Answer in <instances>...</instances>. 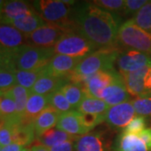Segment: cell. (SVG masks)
I'll list each match as a JSON object with an SVG mask.
<instances>
[{
	"label": "cell",
	"mask_w": 151,
	"mask_h": 151,
	"mask_svg": "<svg viewBox=\"0 0 151 151\" xmlns=\"http://www.w3.org/2000/svg\"><path fill=\"white\" fill-rule=\"evenodd\" d=\"M72 21L75 32L96 45L98 48L119 46L121 19L117 14L81 2L72 6Z\"/></svg>",
	"instance_id": "6da1fadb"
},
{
	"label": "cell",
	"mask_w": 151,
	"mask_h": 151,
	"mask_svg": "<svg viewBox=\"0 0 151 151\" xmlns=\"http://www.w3.org/2000/svg\"><path fill=\"white\" fill-rule=\"evenodd\" d=\"M122 49L117 47L99 48L88 55L80 61L76 69L67 77L71 82L84 85L86 77L97 72L114 69L113 65L117 61Z\"/></svg>",
	"instance_id": "7a4b0ae2"
},
{
	"label": "cell",
	"mask_w": 151,
	"mask_h": 151,
	"mask_svg": "<svg viewBox=\"0 0 151 151\" xmlns=\"http://www.w3.org/2000/svg\"><path fill=\"white\" fill-rule=\"evenodd\" d=\"M55 55L53 47H37L23 45L14 50V62L17 70L42 68Z\"/></svg>",
	"instance_id": "3957f363"
},
{
	"label": "cell",
	"mask_w": 151,
	"mask_h": 151,
	"mask_svg": "<svg viewBox=\"0 0 151 151\" xmlns=\"http://www.w3.org/2000/svg\"><path fill=\"white\" fill-rule=\"evenodd\" d=\"M35 5L39 14L48 24L58 25L75 32L72 21V6L62 0H40Z\"/></svg>",
	"instance_id": "277c9868"
},
{
	"label": "cell",
	"mask_w": 151,
	"mask_h": 151,
	"mask_svg": "<svg viewBox=\"0 0 151 151\" xmlns=\"http://www.w3.org/2000/svg\"><path fill=\"white\" fill-rule=\"evenodd\" d=\"M119 43L151 56V34L142 29L132 19L121 24L119 29Z\"/></svg>",
	"instance_id": "5b68a950"
},
{
	"label": "cell",
	"mask_w": 151,
	"mask_h": 151,
	"mask_svg": "<svg viewBox=\"0 0 151 151\" xmlns=\"http://www.w3.org/2000/svg\"><path fill=\"white\" fill-rule=\"evenodd\" d=\"M53 48L55 54L81 58L86 57L99 49L96 45L76 32H70L65 35Z\"/></svg>",
	"instance_id": "8992f818"
},
{
	"label": "cell",
	"mask_w": 151,
	"mask_h": 151,
	"mask_svg": "<svg viewBox=\"0 0 151 151\" xmlns=\"http://www.w3.org/2000/svg\"><path fill=\"white\" fill-rule=\"evenodd\" d=\"M74 32L58 25L46 24L31 34L25 35V43L37 47H54L65 35Z\"/></svg>",
	"instance_id": "52a82bcc"
},
{
	"label": "cell",
	"mask_w": 151,
	"mask_h": 151,
	"mask_svg": "<svg viewBox=\"0 0 151 151\" xmlns=\"http://www.w3.org/2000/svg\"><path fill=\"white\" fill-rule=\"evenodd\" d=\"M116 62L120 74L129 73L151 65V56L133 49L127 48L120 52Z\"/></svg>",
	"instance_id": "ba28073f"
},
{
	"label": "cell",
	"mask_w": 151,
	"mask_h": 151,
	"mask_svg": "<svg viewBox=\"0 0 151 151\" xmlns=\"http://www.w3.org/2000/svg\"><path fill=\"white\" fill-rule=\"evenodd\" d=\"M136 116L132 101L120 103L108 108L105 113V122L113 129H124Z\"/></svg>",
	"instance_id": "9c48e42d"
},
{
	"label": "cell",
	"mask_w": 151,
	"mask_h": 151,
	"mask_svg": "<svg viewBox=\"0 0 151 151\" xmlns=\"http://www.w3.org/2000/svg\"><path fill=\"white\" fill-rule=\"evenodd\" d=\"M130 94L125 86L124 78L119 71H115L111 83L102 92L101 99L109 107L130 101Z\"/></svg>",
	"instance_id": "30bf717a"
},
{
	"label": "cell",
	"mask_w": 151,
	"mask_h": 151,
	"mask_svg": "<svg viewBox=\"0 0 151 151\" xmlns=\"http://www.w3.org/2000/svg\"><path fill=\"white\" fill-rule=\"evenodd\" d=\"M81 57H71L64 55L55 54L45 65L46 76L67 77L75 70L81 60Z\"/></svg>",
	"instance_id": "8fae6325"
},
{
	"label": "cell",
	"mask_w": 151,
	"mask_h": 151,
	"mask_svg": "<svg viewBox=\"0 0 151 151\" xmlns=\"http://www.w3.org/2000/svg\"><path fill=\"white\" fill-rule=\"evenodd\" d=\"M116 70H104L86 77L84 82V91L89 97L101 99L103 91L111 83Z\"/></svg>",
	"instance_id": "7c38bea8"
},
{
	"label": "cell",
	"mask_w": 151,
	"mask_h": 151,
	"mask_svg": "<svg viewBox=\"0 0 151 151\" xmlns=\"http://www.w3.org/2000/svg\"><path fill=\"white\" fill-rule=\"evenodd\" d=\"M56 129L62 130L72 136H81L90 133L81 119V113L77 111H71L60 114L56 124Z\"/></svg>",
	"instance_id": "4fadbf2b"
},
{
	"label": "cell",
	"mask_w": 151,
	"mask_h": 151,
	"mask_svg": "<svg viewBox=\"0 0 151 151\" xmlns=\"http://www.w3.org/2000/svg\"><path fill=\"white\" fill-rule=\"evenodd\" d=\"M34 13H36V10H35V9H33L31 5L25 1H5L2 11V18L0 23L7 24L10 21L21 19Z\"/></svg>",
	"instance_id": "5bb4252c"
},
{
	"label": "cell",
	"mask_w": 151,
	"mask_h": 151,
	"mask_svg": "<svg viewBox=\"0 0 151 151\" xmlns=\"http://www.w3.org/2000/svg\"><path fill=\"white\" fill-rule=\"evenodd\" d=\"M150 65L136 71L121 74L130 96L137 97L150 93L146 88V76Z\"/></svg>",
	"instance_id": "9a60e30c"
},
{
	"label": "cell",
	"mask_w": 151,
	"mask_h": 151,
	"mask_svg": "<svg viewBox=\"0 0 151 151\" xmlns=\"http://www.w3.org/2000/svg\"><path fill=\"white\" fill-rule=\"evenodd\" d=\"M75 151H108L102 133L90 132L78 136L74 142Z\"/></svg>",
	"instance_id": "2e32d148"
},
{
	"label": "cell",
	"mask_w": 151,
	"mask_h": 151,
	"mask_svg": "<svg viewBox=\"0 0 151 151\" xmlns=\"http://www.w3.org/2000/svg\"><path fill=\"white\" fill-rule=\"evenodd\" d=\"M68 82H70L68 77L43 76L35 83L30 89V92L40 95H49L52 92L61 90V88Z\"/></svg>",
	"instance_id": "e0dca14e"
},
{
	"label": "cell",
	"mask_w": 151,
	"mask_h": 151,
	"mask_svg": "<svg viewBox=\"0 0 151 151\" xmlns=\"http://www.w3.org/2000/svg\"><path fill=\"white\" fill-rule=\"evenodd\" d=\"M113 151H150L139 134L121 132L116 139Z\"/></svg>",
	"instance_id": "ac0fdd59"
},
{
	"label": "cell",
	"mask_w": 151,
	"mask_h": 151,
	"mask_svg": "<svg viewBox=\"0 0 151 151\" xmlns=\"http://www.w3.org/2000/svg\"><path fill=\"white\" fill-rule=\"evenodd\" d=\"M25 43V36L17 29L0 23V45L5 48L14 50Z\"/></svg>",
	"instance_id": "d6986e66"
},
{
	"label": "cell",
	"mask_w": 151,
	"mask_h": 151,
	"mask_svg": "<svg viewBox=\"0 0 151 151\" xmlns=\"http://www.w3.org/2000/svg\"><path fill=\"white\" fill-rule=\"evenodd\" d=\"M60 115V114L51 107H48L40 113L33 121L36 137L47 130L53 129L55 126L56 127Z\"/></svg>",
	"instance_id": "ffe728a7"
},
{
	"label": "cell",
	"mask_w": 151,
	"mask_h": 151,
	"mask_svg": "<svg viewBox=\"0 0 151 151\" xmlns=\"http://www.w3.org/2000/svg\"><path fill=\"white\" fill-rule=\"evenodd\" d=\"M48 107H50L48 95L30 93L25 107L24 119L29 122H33L40 113Z\"/></svg>",
	"instance_id": "44dd1931"
},
{
	"label": "cell",
	"mask_w": 151,
	"mask_h": 151,
	"mask_svg": "<svg viewBox=\"0 0 151 151\" xmlns=\"http://www.w3.org/2000/svg\"><path fill=\"white\" fill-rule=\"evenodd\" d=\"M7 24L15 28L25 35L35 31L39 28L46 24V23L42 19V17L36 12L32 14L23 17L21 19L10 21Z\"/></svg>",
	"instance_id": "7402d4cb"
},
{
	"label": "cell",
	"mask_w": 151,
	"mask_h": 151,
	"mask_svg": "<svg viewBox=\"0 0 151 151\" xmlns=\"http://www.w3.org/2000/svg\"><path fill=\"white\" fill-rule=\"evenodd\" d=\"M77 137L78 136H72L62 130L53 128L37 136L36 139L39 142V145L45 146L47 148H51L65 141L76 139Z\"/></svg>",
	"instance_id": "603a6c76"
},
{
	"label": "cell",
	"mask_w": 151,
	"mask_h": 151,
	"mask_svg": "<svg viewBox=\"0 0 151 151\" xmlns=\"http://www.w3.org/2000/svg\"><path fill=\"white\" fill-rule=\"evenodd\" d=\"M36 139L33 122L24 120L21 124H17L14 132V142L25 148L31 145Z\"/></svg>",
	"instance_id": "cb8c5ba5"
},
{
	"label": "cell",
	"mask_w": 151,
	"mask_h": 151,
	"mask_svg": "<svg viewBox=\"0 0 151 151\" xmlns=\"http://www.w3.org/2000/svg\"><path fill=\"white\" fill-rule=\"evenodd\" d=\"M6 93L14 101L16 106V115L19 118L24 119V111L28 98L30 95V90L19 85L12 86L5 91Z\"/></svg>",
	"instance_id": "d4e9b609"
},
{
	"label": "cell",
	"mask_w": 151,
	"mask_h": 151,
	"mask_svg": "<svg viewBox=\"0 0 151 151\" xmlns=\"http://www.w3.org/2000/svg\"><path fill=\"white\" fill-rule=\"evenodd\" d=\"M60 91L65 95V98L76 111L86 96V92L84 91V86L81 84L71 81L63 86Z\"/></svg>",
	"instance_id": "484cf974"
},
{
	"label": "cell",
	"mask_w": 151,
	"mask_h": 151,
	"mask_svg": "<svg viewBox=\"0 0 151 151\" xmlns=\"http://www.w3.org/2000/svg\"><path fill=\"white\" fill-rule=\"evenodd\" d=\"M16 85L21 86L26 89L30 90L35 83L43 76H46L45 66L37 70H17Z\"/></svg>",
	"instance_id": "4316f807"
},
{
	"label": "cell",
	"mask_w": 151,
	"mask_h": 151,
	"mask_svg": "<svg viewBox=\"0 0 151 151\" xmlns=\"http://www.w3.org/2000/svg\"><path fill=\"white\" fill-rule=\"evenodd\" d=\"M109 108L110 107L102 99L89 97L86 95L78 106L76 111L81 113L103 114L108 111Z\"/></svg>",
	"instance_id": "83f0119b"
},
{
	"label": "cell",
	"mask_w": 151,
	"mask_h": 151,
	"mask_svg": "<svg viewBox=\"0 0 151 151\" xmlns=\"http://www.w3.org/2000/svg\"><path fill=\"white\" fill-rule=\"evenodd\" d=\"M48 97L50 107L55 109L60 114L71 112V111H76L73 107L70 105V103L67 101L65 95L62 93L60 90L49 94Z\"/></svg>",
	"instance_id": "f1b7e54d"
},
{
	"label": "cell",
	"mask_w": 151,
	"mask_h": 151,
	"mask_svg": "<svg viewBox=\"0 0 151 151\" xmlns=\"http://www.w3.org/2000/svg\"><path fill=\"white\" fill-rule=\"evenodd\" d=\"M132 19L136 25L151 34V1H148L138 11Z\"/></svg>",
	"instance_id": "f546056e"
},
{
	"label": "cell",
	"mask_w": 151,
	"mask_h": 151,
	"mask_svg": "<svg viewBox=\"0 0 151 151\" xmlns=\"http://www.w3.org/2000/svg\"><path fill=\"white\" fill-rule=\"evenodd\" d=\"M0 116L4 119H11L17 116L15 103L5 91L0 92Z\"/></svg>",
	"instance_id": "4dcf8cb0"
},
{
	"label": "cell",
	"mask_w": 151,
	"mask_h": 151,
	"mask_svg": "<svg viewBox=\"0 0 151 151\" xmlns=\"http://www.w3.org/2000/svg\"><path fill=\"white\" fill-rule=\"evenodd\" d=\"M136 115L151 117V93H147L132 100Z\"/></svg>",
	"instance_id": "1f68e13d"
},
{
	"label": "cell",
	"mask_w": 151,
	"mask_h": 151,
	"mask_svg": "<svg viewBox=\"0 0 151 151\" xmlns=\"http://www.w3.org/2000/svg\"><path fill=\"white\" fill-rule=\"evenodd\" d=\"M16 69L14 66H7L0 69V92L6 91L16 85Z\"/></svg>",
	"instance_id": "d6a6232c"
},
{
	"label": "cell",
	"mask_w": 151,
	"mask_h": 151,
	"mask_svg": "<svg viewBox=\"0 0 151 151\" xmlns=\"http://www.w3.org/2000/svg\"><path fill=\"white\" fill-rule=\"evenodd\" d=\"M94 5L112 14L123 13L124 9V0H96L92 1Z\"/></svg>",
	"instance_id": "836d02e7"
},
{
	"label": "cell",
	"mask_w": 151,
	"mask_h": 151,
	"mask_svg": "<svg viewBox=\"0 0 151 151\" xmlns=\"http://www.w3.org/2000/svg\"><path fill=\"white\" fill-rule=\"evenodd\" d=\"M81 119L82 124L86 129L92 130L96 126L105 122V113H103V114L81 113Z\"/></svg>",
	"instance_id": "e575fe53"
},
{
	"label": "cell",
	"mask_w": 151,
	"mask_h": 151,
	"mask_svg": "<svg viewBox=\"0 0 151 151\" xmlns=\"http://www.w3.org/2000/svg\"><path fill=\"white\" fill-rule=\"evenodd\" d=\"M146 129V118L143 116L136 115L133 120L130 122L129 125L123 129V132L129 133V134H138L144 129Z\"/></svg>",
	"instance_id": "d590c367"
},
{
	"label": "cell",
	"mask_w": 151,
	"mask_h": 151,
	"mask_svg": "<svg viewBox=\"0 0 151 151\" xmlns=\"http://www.w3.org/2000/svg\"><path fill=\"white\" fill-rule=\"evenodd\" d=\"M147 0H124V15H134L147 4Z\"/></svg>",
	"instance_id": "8d00e7d4"
},
{
	"label": "cell",
	"mask_w": 151,
	"mask_h": 151,
	"mask_svg": "<svg viewBox=\"0 0 151 151\" xmlns=\"http://www.w3.org/2000/svg\"><path fill=\"white\" fill-rule=\"evenodd\" d=\"M7 66H14V50L5 48L0 45V69Z\"/></svg>",
	"instance_id": "74e56055"
},
{
	"label": "cell",
	"mask_w": 151,
	"mask_h": 151,
	"mask_svg": "<svg viewBox=\"0 0 151 151\" xmlns=\"http://www.w3.org/2000/svg\"><path fill=\"white\" fill-rule=\"evenodd\" d=\"M75 140L76 139H71V140L65 141L49 149L50 151H75V148H74Z\"/></svg>",
	"instance_id": "f35d334b"
},
{
	"label": "cell",
	"mask_w": 151,
	"mask_h": 151,
	"mask_svg": "<svg viewBox=\"0 0 151 151\" xmlns=\"http://www.w3.org/2000/svg\"><path fill=\"white\" fill-rule=\"evenodd\" d=\"M138 134L145 143L150 151H151V128H146L145 129H144Z\"/></svg>",
	"instance_id": "ab89813d"
},
{
	"label": "cell",
	"mask_w": 151,
	"mask_h": 151,
	"mask_svg": "<svg viewBox=\"0 0 151 151\" xmlns=\"http://www.w3.org/2000/svg\"><path fill=\"white\" fill-rule=\"evenodd\" d=\"M24 147L18 145L16 143H12L9 145L2 147V151H21Z\"/></svg>",
	"instance_id": "60d3db41"
},
{
	"label": "cell",
	"mask_w": 151,
	"mask_h": 151,
	"mask_svg": "<svg viewBox=\"0 0 151 151\" xmlns=\"http://www.w3.org/2000/svg\"><path fill=\"white\" fill-rule=\"evenodd\" d=\"M31 151H50V149L45 147V146L41 145H33L30 149Z\"/></svg>",
	"instance_id": "b9f144b4"
},
{
	"label": "cell",
	"mask_w": 151,
	"mask_h": 151,
	"mask_svg": "<svg viewBox=\"0 0 151 151\" xmlns=\"http://www.w3.org/2000/svg\"><path fill=\"white\" fill-rule=\"evenodd\" d=\"M5 4V1L0 0V21H1V18H2V11H3V8Z\"/></svg>",
	"instance_id": "7bdbcfd3"
},
{
	"label": "cell",
	"mask_w": 151,
	"mask_h": 151,
	"mask_svg": "<svg viewBox=\"0 0 151 151\" xmlns=\"http://www.w3.org/2000/svg\"><path fill=\"white\" fill-rule=\"evenodd\" d=\"M4 123V119H3V118L0 116V127H2V126H3Z\"/></svg>",
	"instance_id": "ee69618b"
},
{
	"label": "cell",
	"mask_w": 151,
	"mask_h": 151,
	"mask_svg": "<svg viewBox=\"0 0 151 151\" xmlns=\"http://www.w3.org/2000/svg\"><path fill=\"white\" fill-rule=\"evenodd\" d=\"M21 151H31L29 149H28V148H24Z\"/></svg>",
	"instance_id": "f6af8a7d"
},
{
	"label": "cell",
	"mask_w": 151,
	"mask_h": 151,
	"mask_svg": "<svg viewBox=\"0 0 151 151\" xmlns=\"http://www.w3.org/2000/svg\"><path fill=\"white\" fill-rule=\"evenodd\" d=\"M150 92H151V65H150Z\"/></svg>",
	"instance_id": "bcb514c9"
},
{
	"label": "cell",
	"mask_w": 151,
	"mask_h": 151,
	"mask_svg": "<svg viewBox=\"0 0 151 151\" xmlns=\"http://www.w3.org/2000/svg\"><path fill=\"white\" fill-rule=\"evenodd\" d=\"M0 151H2V146L0 145Z\"/></svg>",
	"instance_id": "7dc6e473"
}]
</instances>
